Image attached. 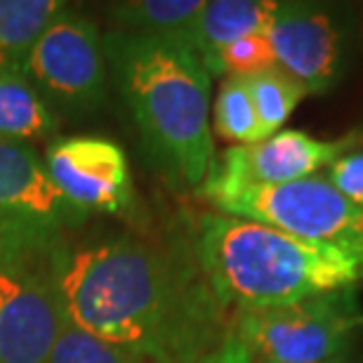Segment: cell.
<instances>
[{
  "instance_id": "cell-21",
  "label": "cell",
  "mask_w": 363,
  "mask_h": 363,
  "mask_svg": "<svg viewBox=\"0 0 363 363\" xmlns=\"http://www.w3.org/2000/svg\"><path fill=\"white\" fill-rule=\"evenodd\" d=\"M345 363H363V357H359V354H352V357L347 359Z\"/></svg>"
},
{
  "instance_id": "cell-11",
  "label": "cell",
  "mask_w": 363,
  "mask_h": 363,
  "mask_svg": "<svg viewBox=\"0 0 363 363\" xmlns=\"http://www.w3.org/2000/svg\"><path fill=\"white\" fill-rule=\"evenodd\" d=\"M85 217L57 191L31 144L0 137V224H24L67 234L83 224Z\"/></svg>"
},
{
  "instance_id": "cell-8",
  "label": "cell",
  "mask_w": 363,
  "mask_h": 363,
  "mask_svg": "<svg viewBox=\"0 0 363 363\" xmlns=\"http://www.w3.org/2000/svg\"><path fill=\"white\" fill-rule=\"evenodd\" d=\"M24 76L62 116L97 113L108 94V67L97 24L64 3L28 52Z\"/></svg>"
},
{
  "instance_id": "cell-10",
  "label": "cell",
  "mask_w": 363,
  "mask_h": 363,
  "mask_svg": "<svg viewBox=\"0 0 363 363\" xmlns=\"http://www.w3.org/2000/svg\"><path fill=\"white\" fill-rule=\"evenodd\" d=\"M45 170L64 199L81 213H128L133 175L128 156L104 137H57L45 151Z\"/></svg>"
},
{
  "instance_id": "cell-14",
  "label": "cell",
  "mask_w": 363,
  "mask_h": 363,
  "mask_svg": "<svg viewBox=\"0 0 363 363\" xmlns=\"http://www.w3.org/2000/svg\"><path fill=\"white\" fill-rule=\"evenodd\" d=\"M203 5V0H128L106 5V14L116 24L113 31L177 38L184 43Z\"/></svg>"
},
{
  "instance_id": "cell-17",
  "label": "cell",
  "mask_w": 363,
  "mask_h": 363,
  "mask_svg": "<svg viewBox=\"0 0 363 363\" xmlns=\"http://www.w3.org/2000/svg\"><path fill=\"white\" fill-rule=\"evenodd\" d=\"M243 81L248 85L252 106H255L259 125H262L267 137H272L293 116L302 97H307V90L279 67L248 76Z\"/></svg>"
},
{
  "instance_id": "cell-2",
  "label": "cell",
  "mask_w": 363,
  "mask_h": 363,
  "mask_svg": "<svg viewBox=\"0 0 363 363\" xmlns=\"http://www.w3.org/2000/svg\"><path fill=\"white\" fill-rule=\"evenodd\" d=\"M101 43L151 161L172 184L199 189L215 163L206 67L177 38L111 28Z\"/></svg>"
},
{
  "instance_id": "cell-3",
  "label": "cell",
  "mask_w": 363,
  "mask_h": 363,
  "mask_svg": "<svg viewBox=\"0 0 363 363\" xmlns=\"http://www.w3.org/2000/svg\"><path fill=\"white\" fill-rule=\"evenodd\" d=\"M194 248L217 300L238 311L288 307L363 279L359 257L222 213L201 215Z\"/></svg>"
},
{
  "instance_id": "cell-16",
  "label": "cell",
  "mask_w": 363,
  "mask_h": 363,
  "mask_svg": "<svg viewBox=\"0 0 363 363\" xmlns=\"http://www.w3.org/2000/svg\"><path fill=\"white\" fill-rule=\"evenodd\" d=\"M215 130L222 140L236 142L238 147H250L267 140L243 78L227 76L222 81L215 99Z\"/></svg>"
},
{
  "instance_id": "cell-7",
  "label": "cell",
  "mask_w": 363,
  "mask_h": 363,
  "mask_svg": "<svg viewBox=\"0 0 363 363\" xmlns=\"http://www.w3.org/2000/svg\"><path fill=\"white\" fill-rule=\"evenodd\" d=\"M267 38L276 67L307 94H325L345 81L357 60L361 17L342 3H279Z\"/></svg>"
},
{
  "instance_id": "cell-4",
  "label": "cell",
  "mask_w": 363,
  "mask_h": 363,
  "mask_svg": "<svg viewBox=\"0 0 363 363\" xmlns=\"http://www.w3.org/2000/svg\"><path fill=\"white\" fill-rule=\"evenodd\" d=\"M67 234L0 224V363H48L69 325L62 297Z\"/></svg>"
},
{
  "instance_id": "cell-13",
  "label": "cell",
  "mask_w": 363,
  "mask_h": 363,
  "mask_svg": "<svg viewBox=\"0 0 363 363\" xmlns=\"http://www.w3.org/2000/svg\"><path fill=\"white\" fill-rule=\"evenodd\" d=\"M60 128L57 113L45 104L24 71L0 74V137L12 142L45 140Z\"/></svg>"
},
{
  "instance_id": "cell-6",
  "label": "cell",
  "mask_w": 363,
  "mask_h": 363,
  "mask_svg": "<svg viewBox=\"0 0 363 363\" xmlns=\"http://www.w3.org/2000/svg\"><path fill=\"white\" fill-rule=\"evenodd\" d=\"M210 203L222 215L243 217L300 241L330 245L363 259V210L352 206L325 177L269 186H241Z\"/></svg>"
},
{
  "instance_id": "cell-9",
  "label": "cell",
  "mask_w": 363,
  "mask_h": 363,
  "mask_svg": "<svg viewBox=\"0 0 363 363\" xmlns=\"http://www.w3.org/2000/svg\"><path fill=\"white\" fill-rule=\"evenodd\" d=\"M363 149V128L350 130L337 140H318L302 130H281L250 147H229L213 163L199 194L210 201L241 186H269L314 177L337 158Z\"/></svg>"
},
{
  "instance_id": "cell-22",
  "label": "cell",
  "mask_w": 363,
  "mask_h": 363,
  "mask_svg": "<svg viewBox=\"0 0 363 363\" xmlns=\"http://www.w3.org/2000/svg\"><path fill=\"white\" fill-rule=\"evenodd\" d=\"M347 359H350V357H347ZM347 359H342V361H337V363H345ZM255 363H272V361H262V359H255Z\"/></svg>"
},
{
  "instance_id": "cell-19",
  "label": "cell",
  "mask_w": 363,
  "mask_h": 363,
  "mask_svg": "<svg viewBox=\"0 0 363 363\" xmlns=\"http://www.w3.org/2000/svg\"><path fill=\"white\" fill-rule=\"evenodd\" d=\"M276 69V57L267 33H250L217 55V76L248 78Z\"/></svg>"
},
{
  "instance_id": "cell-1",
  "label": "cell",
  "mask_w": 363,
  "mask_h": 363,
  "mask_svg": "<svg viewBox=\"0 0 363 363\" xmlns=\"http://www.w3.org/2000/svg\"><path fill=\"white\" fill-rule=\"evenodd\" d=\"M62 297L71 325L144 363H203L231 330L194 238L69 245Z\"/></svg>"
},
{
  "instance_id": "cell-20",
  "label": "cell",
  "mask_w": 363,
  "mask_h": 363,
  "mask_svg": "<svg viewBox=\"0 0 363 363\" xmlns=\"http://www.w3.org/2000/svg\"><path fill=\"white\" fill-rule=\"evenodd\" d=\"M325 179H328L352 206L363 210V149L337 158L328 168V177Z\"/></svg>"
},
{
  "instance_id": "cell-15",
  "label": "cell",
  "mask_w": 363,
  "mask_h": 363,
  "mask_svg": "<svg viewBox=\"0 0 363 363\" xmlns=\"http://www.w3.org/2000/svg\"><path fill=\"white\" fill-rule=\"evenodd\" d=\"M62 7L60 0H0V74L24 71L31 48Z\"/></svg>"
},
{
  "instance_id": "cell-18",
  "label": "cell",
  "mask_w": 363,
  "mask_h": 363,
  "mask_svg": "<svg viewBox=\"0 0 363 363\" xmlns=\"http://www.w3.org/2000/svg\"><path fill=\"white\" fill-rule=\"evenodd\" d=\"M48 363H144L140 357L130 354L121 347L88 335L76 325H67L57 340Z\"/></svg>"
},
{
  "instance_id": "cell-12",
  "label": "cell",
  "mask_w": 363,
  "mask_h": 363,
  "mask_svg": "<svg viewBox=\"0 0 363 363\" xmlns=\"http://www.w3.org/2000/svg\"><path fill=\"white\" fill-rule=\"evenodd\" d=\"M276 7L274 0H210L189 28L184 45L210 76H217V55L245 35L267 33Z\"/></svg>"
},
{
  "instance_id": "cell-5",
  "label": "cell",
  "mask_w": 363,
  "mask_h": 363,
  "mask_svg": "<svg viewBox=\"0 0 363 363\" xmlns=\"http://www.w3.org/2000/svg\"><path fill=\"white\" fill-rule=\"evenodd\" d=\"M234 333L252 357L272 363H337L352 357L363 330L357 288L333 290L274 309L238 311Z\"/></svg>"
}]
</instances>
